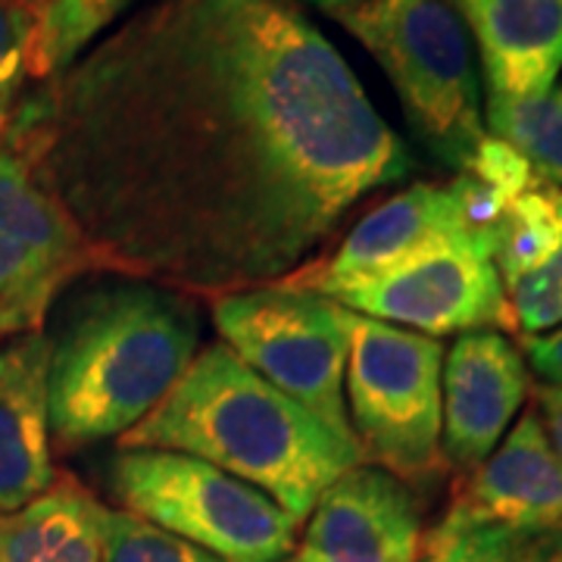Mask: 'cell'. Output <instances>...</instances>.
<instances>
[{
	"instance_id": "obj_10",
	"label": "cell",
	"mask_w": 562,
	"mask_h": 562,
	"mask_svg": "<svg viewBox=\"0 0 562 562\" xmlns=\"http://www.w3.org/2000/svg\"><path fill=\"white\" fill-rule=\"evenodd\" d=\"M422 509L409 484L360 462L328 484L303 522L297 562H416Z\"/></svg>"
},
{
	"instance_id": "obj_4",
	"label": "cell",
	"mask_w": 562,
	"mask_h": 562,
	"mask_svg": "<svg viewBox=\"0 0 562 562\" xmlns=\"http://www.w3.org/2000/svg\"><path fill=\"white\" fill-rule=\"evenodd\" d=\"M331 16L382 66L425 150L462 172L487 125L479 50L460 0H353Z\"/></svg>"
},
{
	"instance_id": "obj_16",
	"label": "cell",
	"mask_w": 562,
	"mask_h": 562,
	"mask_svg": "<svg viewBox=\"0 0 562 562\" xmlns=\"http://www.w3.org/2000/svg\"><path fill=\"white\" fill-rule=\"evenodd\" d=\"M0 235L38 250L41 257H47L72 279L85 272H98L79 225L69 220L60 201L35 179L29 162L3 140H0Z\"/></svg>"
},
{
	"instance_id": "obj_6",
	"label": "cell",
	"mask_w": 562,
	"mask_h": 562,
	"mask_svg": "<svg viewBox=\"0 0 562 562\" xmlns=\"http://www.w3.org/2000/svg\"><path fill=\"white\" fill-rule=\"evenodd\" d=\"M110 484L122 509L225 562H284L297 528L279 503L210 462L172 450H120Z\"/></svg>"
},
{
	"instance_id": "obj_27",
	"label": "cell",
	"mask_w": 562,
	"mask_h": 562,
	"mask_svg": "<svg viewBox=\"0 0 562 562\" xmlns=\"http://www.w3.org/2000/svg\"><path fill=\"white\" fill-rule=\"evenodd\" d=\"M535 409H538L547 441L562 460V384H538L535 387Z\"/></svg>"
},
{
	"instance_id": "obj_21",
	"label": "cell",
	"mask_w": 562,
	"mask_h": 562,
	"mask_svg": "<svg viewBox=\"0 0 562 562\" xmlns=\"http://www.w3.org/2000/svg\"><path fill=\"white\" fill-rule=\"evenodd\" d=\"M101 562H225L128 509H106Z\"/></svg>"
},
{
	"instance_id": "obj_18",
	"label": "cell",
	"mask_w": 562,
	"mask_h": 562,
	"mask_svg": "<svg viewBox=\"0 0 562 562\" xmlns=\"http://www.w3.org/2000/svg\"><path fill=\"white\" fill-rule=\"evenodd\" d=\"M562 238V188L538 181L503 210L491 238V260L503 288L541 266Z\"/></svg>"
},
{
	"instance_id": "obj_17",
	"label": "cell",
	"mask_w": 562,
	"mask_h": 562,
	"mask_svg": "<svg viewBox=\"0 0 562 562\" xmlns=\"http://www.w3.org/2000/svg\"><path fill=\"white\" fill-rule=\"evenodd\" d=\"M416 562H562V531H516L447 506L422 535Z\"/></svg>"
},
{
	"instance_id": "obj_25",
	"label": "cell",
	"mask_w": 562,
	"mask_h": 562,
	"mask_svg": "<svg viewBox=\"0 0 562 562\" xmlns=\"http://www.w3.org/2000/svg\"><path fill=\"white\" fill-rule=\"evenodd\" d=\"M60 288V281H50L13 297H0V341L44 328V316L50 313Z\"/></svg>"
},
{
	"instance_id": "obj_14",
	"label": "cell",
	"mask_w": 562,
	"mask_h": 562,
	"mask_svg": "<svg viewBox=\"0 0 562 562\" xmlns=\"http://www.w3.org/2000/svg\"><path fill=\"white\" fill-rule=\"evenodd\" d=\"M491 98H543L562 72V0H460Z\"/></svg>"
},
{
	"instance_id": "obj_1",
	"label": "cell",
	"mask_w": 562,
	"mask_h": 562,
	"mask_svg": "<svg viewBox=\"0 0 562 562\" xmlns=\"http://www.w3.org/2000/svg\"><path fill=\"white\" fill-rule=\"evenodd\" d=\"M98 272L216 301L319 260L357 203L416 172L294 0H160L0 125Z\"/></svg>"
},
{
	"instance_id": "obj_5",
	"label": "cell",
	"mask_w": 562,
	"mask_h": 562,
	"mask_svg": "<svg viewBox=\"0 0 562 562\" xmlns=\"http://www.w3.org/2000/svg\"><path fill=\"white\" fill-rule=\"evenodd\" d=\"M344 406L360 460L409 487L447 472L441 460L443 344L347 310Z\"/></svg>"
},
{
	"instance_id": "obj_13",
	"label": "cell",
	"mask_w": 562,
	"mask_h": 562,
	"mask_svg": "<svg viewBox=\"0 0 562 562\" xmlns=\"http://www.w3.org/2000/svg\"><path fill=\"white\" fill-rule=\"evenodd\" d=\"M47 366L50 344L41 328L0 341V516L35 501L57 479Z\"/></svg>"
},
{
	"instance_id": "obj_11",
	"label": "cell",
	"mask_w": 562,
	"mask_h": 562,
	"mask_svg": "<svg viewBox=\"0 0 562 562\" xmlns=\"http://www.w3.org/2000/svg\"><path fill=\"white\" fill-rule=\"evenodd\" d=\"M450 238H465L453 188L416 181L362 213L331 257L303 266L281 284L331 297Z\"/></svg>"
},
{
	"instance_id": "obj_7",
	"label": "cell",
	"mask_w": 562,
	"mask_h": 562,
	"mask_svg": "<svg viewBox=\"0 0 562 562\" xmlns=\"http://www.w3.org/2000/svg\"><path fill=\"white\" fill-rule=\"evenodd\" d=\"M210 303L213 328L228 350L331 431L350 438L344 406L350 322L344 306L281 281Z\"/></svg>"
},
{
	"instance_id": "obj_9",
	"label": "cell",
	"mask_w": 562,
	"mask_h": 562,
	"mask_svg": "<svg viewBox=\"0 0 562 562\" xmlns=\"http://www.w3.org/2000/svg\"><path fill=\"white\" fill-rule=\"evenodd\" d=\"M528 362L503 331H465L443 350L441 460L457 479L479 469L528 397Z\"/></svg>"
},
{
	"instance_id": "obj_29",
	"label": "cell",
	"mask_w": 562,
	"mask_h": 562,
	"mask_svg": "<svg viewBox=\"0 0 562 562\" xmlns=\"http://www.w3.org/2000/svg\"><path fill=\"white\" fill-rule=\"evenodd\" d=\"M20 3H25V7H35V10H41V7H44L47 0H20Z\"/></svg>"
},
{
	"instance_id": "obj_20",
	"label": "cell",
	"mask_w": 562,
	"mask_h": 562,
	"mask_svg": "<svg viewBox=\"0 0 562 562\" xmlns=\"http://www.w3.org/2000/svg\"><path fill=\"white\" fill-rule=\"evenodd\" d=\"M125 7L128 0H47L38 13L29 79L47 81L60 76Z\"/></svg>"
},
{
	"instance_id": "obj_28",
	"label": "cell",
	"mask_w": 562,
	"mask_h": 562,
	"mask_svg": "<svg viewBox=\"0 0 562 562\" xmlns=\"http://www.w3.org/2000/svg\"><path fill=\"white\" fill-rule=\"evenodd\" d=\"M306 3H316V7H325V10L331 13V10H338V7H347V3H353V0H306Z\"/></svg>"
},
{
	"instance_id": "obj_15",
	"label": "cell",
	"mask_w": 562,
	"mask_h": 562,
	"mask_svg": "<svg viewBox=\"0 0 562 562\" xmlns=\"http://www.w3.org/2000/svg\"><path fill=\"white\" fill-rule=\"evenodd\" d=\"M103 525L98 494L57 472L44 494L0 516V562H101Z\"/></svg>"
},
{
	"instance_id": "obj_8",
	"label": "cell",
	"mask_w": 562,
	"mask_h": 562,
	"mask_svg": "<svg viewBox=\"0 0 562 562\" xmlns=\"http://www.w3.org/2000/svg\"><path fill=\"white\" fill-rule=\"evenodd\" d=\"M328 301L366 319L416 328L428 338L513 328L497 266L472 238L435 244Z\"/></svg>"
},
{
	"instance_id": "obj_22",
	"label": "cell",
	"mask_w": 562,
	"mask_h": 562,
	"mask_svg": "<svg viewBox=\"0 0 562 562\" xmlns=\"http://www.w3.org/2000/svg\"><path fill=\"white\" fill-rule=\"evenodd\" d=\"M506 303H509V316L513 328L522 338L547 335L562 325V238L557 250L535 266L531 272H525L522 279L503 288Z\"/></svg>"
},
{
	"instance_id": "obj_24",
	"label": "cell",
	"mask_w": 562,
	"mask_h": 562,
	"mask_svg": "<svg viewBox=\"0 0 562 562\" xmlns=\"http://www.w3.org/2000/svg\"><path fill=\"white\" fill-rule=\"evenodd\" d=\"M50 281L66 284V281H72V276L57 269L47 257H41L38 250L0 235V297H13L22 291L50 284Z\"/></svg>"
},
{
	"instance_id": "obj_30",
	"label": "cell",
	"mask_w": 562,
	"mask_h": 562,
	"mask_svg": "<svg viewBox=\"0 0 562 562\" xmlns=\"http://www.w3.org/2000/svg\"><path fill=\"white\" fill-rule=\"evenodd\" d=\"M284 562H297V560H294V557H291V560H284Z\"/></svg>"
},
{
	"instance_id": "obj_26",
	"label": "cell",
	"mask_w": 562,
	"mask_h": 562,
	"mask_svg": "<svg viewBox=\"0 0 562 562\" xmlns=\"http://www.w3.org/2000/svg\"><path fill=\"white\" fill-rule=\"evenodd\" d=\"M519 350L525 362L535 369V375H541L543 384H562V325L547 335L522 338Z\"/></svg>"
},
{
	"instance_id": "obj_23",
	"label": "cell",
	"mask_w": 562,
	"mask_h": 562,
	"mask_svg": "<svg viewBox=\"0 0 562 562\" xmlns=\"http://www.w3.org/2000/svg\"><path fill=\"white\" fill-rule=\"evenodd\" d=\"M38 13L20 0H0V125L13 113L29 79L32 47L38 35Z\"/></svg>"
},
{
	"instance_id": "obj_3",
	"label": "cell",
	"mask_w": 562,
	"mask_h": 562,
	"mask_svg": "<svg viewBox=\"0 0 562 562\" xmlns=\"http://www.w3.org/2000/svg\"><path fill=\"white\" fill-rule=\"evenodd\" d=\"M120 450L198 457L254 484L297 525L328 484L362 462L353 438L284 397L222 341L198 350L166 401L122 435Z\"/></svg>"
},
{
	"instance_id": "obj_2",
	"label": "cell",
	"mask_w": 562,
	"mask_h": 562,
	"mask_svg": "<svg viewBox=\"0 0 562 562\" xmlns=\"http://www.w3.org/2000/svg\"><path fill=\"white\" fill-rule=\"evenodd\" d=\"M47 366L50 441L60 453L128 435L201 350L198 297L120 272H85L54 297Z\"/></svg>"
},
{
	"instance_id": "obj_12",
	"label": "cell",
	"mask_w": 562,
	"mask_h": 562,
	"mask_svg": "<svg viewBox=\"0 0 562 562\" xmlns=\"http://www.w3.org/2000/svg\"><path fill=\"white\" fill-rule=\"evenodd\" d=\"M450 506L516 531H562V460L535 406L479 469L457 479Z\"/></svg>"
},
{
	"instance_id": "obj_19",
	"label": "cell",
	"mask_w": 562,
	"mask_h": 562,
	"mask_svg": "<svg viewBox=\"0 0 562 562\" xmlns=\"http://www.w3.org/2000/svg\"><path fill=\"white\" fill-rule=\"evenodd\" d=\"M487 135L509 144L543 181L562 188V85L543 98H491L484 103Z\"/></svg>"
}]
</instances>
